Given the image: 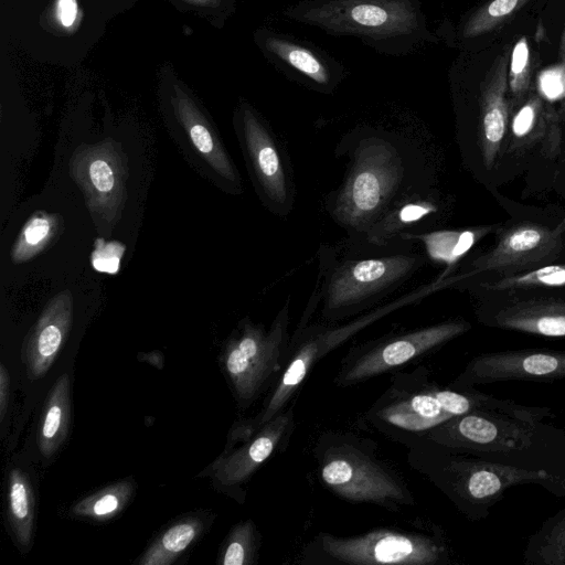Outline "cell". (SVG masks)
<instances>
[{"label":"cell","instance_id":"cell-1","mask_svg":"<svg viewBox=\"0 0 565 565\" xmlns=\"http://www.w3.org/2000/svg\"><path fill=\"white\" fill-rule=\"evenodd\" d=\"M335 156L347 158L345 171L323 206L351 242H361L403 200L430 186L419 149L385 129H353L340 140Z\"/></svg>","mask_w":565,"mask_h":565},{"label":"cell","instance_id":"cell-2","mask_svg":"<svg viewBox=\"0 0 565 565\" xmlns=\"http://www.w3.org/2000/svg\"><path fill=\"white\" fill-rule=\"evenodd\" d=\"M475 411L534 420L553 416L547 406L518 404L475 387L443 386L428 367L418 365L411 371L394 372L386 390L361 415L358 425L409 448L439 425Z\"/></svg>","mask_w":565,"mask_h":565},{"label":"cell","instance_id":"cell-3","mask_svg":"<svg viewBox=\"0 0 565 565\" xmlns=\"http://www.w3.org/2000/svg\"><path fill=\"white\" fill-rule=\"evenodd\" d=\"M413 241L399 238L377 247L343 242L340 247L321 245L319 270L307 308L324 322L354 318L383 301L418 273L428 260L414 250Z\"/></svg>","mask_w":565,"mask_h":565},{"label":"cell","instance_id":"cell-4","mask_svg":"<svg viewBox=\"0 0 565 565\" xmlns=\"http://www.w3.org/2000/svg\"><path fill=\"white\" fill-rule=\"evenodd\" d=\"M407 462L471 521L486 519L512 487L535 484L565 498V475L491 462L429 439L407 448Z\"/></svg>","mask_w":565,"mask_h":565},{"label":"cell","instance_id":"cell-5","mask_svg":"<svg viewBox=\"0 0 565 565\" xmlns=\"http://www.w3.org/2000/svg\"><path fill=\"white\" fill-rule=\"evenodd\" d=\"M425 439L491 462L565 475V429L544 420L475 411L439 425Z\"/></svg>","mask_w":565,"mask_h":565},{"label":"cell","instance_id":"cell-6","mask_svg":"<svg viewBox=\"0 0 565 565\" xmlns=\"http://www.w3.org/2000/svg\"><path fill=\"white\" fill-rule=\"evenodd\" d=\"M282 15L331 35L358 38L393 56L413 54L438 41L419 0H299Z\"/></svg>","mask_w":565,"mask_h":565},{"label":"cell","instance_id":"cell-7","mask_svg":"<svg viewBox=\"0 0 565 565\" xmlns=\"http://www.w3.org/2000/svg\"><path fill=\"white\" fill-rule=\"evenodd\" d=\"M320 482L340 499L399 512L415 504L403 476L377 454L376 444L352 431L326 430L312 449Z\"/></svg>","mask_w":565,"mask_h":565},{"label":"cell","instance_id":"cell-8","mask_svg":"<svg viewBox=\"0 0 565 565\" xmlns=\"http://www.w3.org/2000/svg\"><path fill=\"white\" fill-rule=\"evenodd\" d=\"M454 282V277L439 276L438 279L376 306L344 323H298L290 337L285 366L273 387L267 392L259 413L253 418L235 425L233 429L241 434L253 433L288 406L311 369L331 351L382 318L417 303L427 296L452 286Z\"/></svg>","mask_w":565,"mask_h":565},{"label":"cell","instance_id":"cell-9","mask_svg":"<svg viewBox=\"0 0 565 565\" xmlns=\"http://www.w3.org/2000/svg\"><path fill=\"white\" fill-rule=\"evenodd\" d=\"M448 547L436 530L374 529L356 535L327 532L315 535L301 550L307 565H445Z\"/></svg>","mask_w":565,"mask_h":565},{"label":"cell","instance_id":"cell-10","mask_svg":"<svg viewBox=\"0 0 565 565\" xmlns=\"http://www.w3.org/2000/svg\"><path fill=\"white\" fill-rule=\"evenodd\" d=\"M289 324L290 298H287L269 328L245 318L226 341L222 363L242 406L250 405L277 381L287 359Z\"/></svg>","mask_w":565,"mask_h":565},{"label":"cell","instance_id":"cell-11","mask_svg":"<svg viewBox=\"0 0 565 565\" xmlns=\"http://www.w3.org/2000/svg\"><path fill=\"white\" fill-rule=\"evenodd\" d=\"M471 329L463 319L391 332L352 347L342 358L334 384L344 388L388 372L428 354Z\"/></svg>","mask_w":565,"mask_h":565},{"label":"cell","instance_id":"cell-12","mask_svg":"<svg viewBox=\"0 0 565 565\" xmlns=\"http://www.w3.org/2000/svg\"><path fill=\"white\" fill-rule=\"evenodd\" d=\"M235 131L254 190L275 216L287 217L296 203V184L285 145L250 105L236 111Z\"/></svg>","mask_w":565,"mask_h":565},{"label":"cell","instance_id":"cell-13","mask_svg":"<svg viewBox=\"0 0 565 565\" xmlns=\"http://www.w3.org/2000/svg\"><path fill=\"white\" fill-rule=\"evenodd\" d=\"M70 170L96 224H115L126 199L127 164L119 148L113 141L81 146Z\"/></svg>","mask_w":565,"mask_h":565},{"label":"cell","instance_id":"cell-14","mask_svg":"<svg viewBox=\"0 0 565 565\" xmlns=\"http://www.w3.org/2000/svg\"><path fill=\"white\" fill-rule=\"evenodd\" d=\"M565 380V351L507 350L479 354L452 380L458 388L499 382H556Z\"/></svg>","mask_w":565,"mask_h":565},{"label":"cell","instance_id":"cell-15","mask_svg":"<svg viewBox=\"0 0 565 565\" xmlns=\"http://www.w3.org/2000/svg\"><path fill=\"white\" fill-rule=\"evenodd\" d=\"M256 39L276 68L311 90L332 94L348 74L341 62L290 34L260 29Z\"/></svg>","mask_w":565,"mask_h":565},{"label":"cell","instance_id":"cell-16","mask_svg":"<svg viewBox=\"0 0 565 565\" xmlns=\"http://www.w3.org/2000/svg\"><path fill=\"white\" fill-rule=\"evenodd\" d=\"M564 234L565 217L554 228L535 223L510 227L500 235L494 248L470 263L457 282L481 273H512L542 265L559 254Z\"/></svg>","mask_w":565,"mask_h":565},{"label":"cell","instance_id":"cell-17","mask_svg":"<svg viewBox=\"0 0 565 565\" xmlns=\"http://www.w3.org/2000/svg\"><path fill=\"white\" fill-rule=\"evenodd\" d=\"M294 403L282 412L263 424L253 433L231 443L238 441V447L227 446L213 469L216 484L227 489H239L275 452L284 451L294 434L296 422Z\"/></svg>","mask_w":565,"mask_h":565},{"label":"cell","instance_id":"cell-18","mask_svg":"<svg viewBox=\"0 0 565 565\" xmlns=\"http://www.w3.org/2000/svg\"><path fill=\"white\" fill-rule=\"evenodd\" d=\"M73 309V296L65 289L50 299L31 328L22 348L31 379L43 376L53 364L72 329Z\"/></svg>","mask_w":565,"mask_h":565},{"label":"cell","instance_id":"cell-19","mask_svg":"<svg viewBox=\"0 0 565 565\" xmlns=\"http://www.w3.org/2000/svg\"><path fill=\"white\" fill-rule=\"evenodd\" d=\"M508 64L504 52L497 57L480 83L479 148L487 170L494 166L507 131Z\"/></svg>","mask_w":565,"mask_h":565},{"label":"cell","instance_id":"cell-20","mask_svg":"<svg viewBox=\"0 0 565 565\" xmlns=\"http://www.w3.org/2000/svg\"><path fill=\"white\" fill-rule=\"evenodd\" d=\"M491 327L544 338H565V300L525 299L505 303L487 316Z\"/></svg>","mask_w":565,"mask_h":565},{"label":"cell","instance_id":"cell-21","mask_svg":"<svg viewBox=\"0 0 565 565\" xmlns=\"http://www.w3.org/2000/svg\"><path fill=\"white\" fill-rule=\"evenodd\" d=\"M439 211L437 194L427 186L403 200L358 243L382 247L399 239L403 233L428 231Z\"/></svg>","mask_w":565,"mask_h":565},{"label":"cell","instance_id":"cell-22","mask_svg":"<svg viewBox=\"0 0 565 565\" xmlns=\"http://www.w3.org/2000/svg\"><path fill=\"white\" fill-rule=\"evenodd\" d=\"M493 230L492 226H477L459 230H437L403 233L399 238L419 242L428 260L446 266L440 277H448L455 265Z\"/></svg>","mask_w":565,"mask_h":565},{"label":"cell","instance_id":"cell-23","mask_svg":"<svg viewBox=\"0 0 565 565\" xmlns=\"http://www.w3.org/2000/svg\"><path fill=\"white\" fill-rule=\"evenodd\" d=\"M71 415V382L61 375L49 392L38 434V445L44 457L52 456L64 443Z\"/></svg>","mask_w":565,"mask_h":565},{"label":"cell","instance_id":"cell-24","mask_svg":"<svg viewBox=\"0 0 565 565\" xmlns=\"http://www.w3.org/2000/svg\"><path fill=\"white\" fill-rule=\"evenodd\" d=\"M523 562L529 565H565V509L548 516L529 536Z\"/></svg>","mask_w":565,"mask_h":565},{"label":"cell","instance_id":"cell-25","mask_svg":"<svg viewBox=\"0 0 565 565\" xmlns=\"http://www.w3.org/2000/svg\"><path fill=\"white\" fill-rule=\"evenodd\" d=\"M8 516L18 543L28 547L33 532L34 498L28 476L18 468L9 475Z\"/></svg>","mask_w":565,"mask_h":565},{"label":"cell","instance_id":"cell-26","mask_svg":"<svg viewBox=\"0 0 565 565\" xmlns=\"http://www.w3.org/2000/svg\"><path fill=\"white\" fill-rule=\"evenodd\" d=\"M202 531L199 519H185L167 529L141 555V565H169L182 554Z\"/></svg>","mask_w":565,"mask_h":565},{"label":"cell","instance_id":"cell-27","mask_svg":"<svg viewBox=\"0 0 565 565\" xmlns=\"http://www.w3.org/2000/svg\"><path fill=\"white\" fill-rule=\"evenodd\" d=\"M135 486L119 481L77 502L72 513L94 521H105L121 512L132 497Z\"/></svg>","mask_w":565,"mask_h":565},{"label":"cell","instance_id":"cell-28","mask_svg":"<svg viewBox=\"0 0 565 565\" xmlns=\"http://www.w3.org/2000/svg\"><path fill=\"white\" fill-rule=\"evenodd\" d=\"M58 226L56 216L47 213L40 212L30 217L12 247L13 263L29 260L43 250L53 241Z\"/></svg>","mask_w":565,"mask_h":565},{"label":"cell","instance_id":"cell-29","mask_svg":"<svg viewBox=\"0 0 565 565\" xmlns=\"http://www.w3.org/2000/svg\"><path fill=\"white\" fill-rule=\"evenodd\" d=\"M529 0H492L475 11L458 29L465 40L477 38L494 29Z\"/></svg>","mask_w":565,"mask_h":565},{"label":"cell","instance_id":"cell-30","mask_svg":"<svg viewBox=\"0 0 565 565\" xmlns=\"http://www.w3.org/2000/svg\"><path fill=\"white\" fill-rule=\"evenodd\" d=\"M259 534L252 520L242 521L231 531L222 553L223 565H250L257 558Z\"/></svg>","mask_w":565,"mask_h":565},{"label":"cell","instance_id":"cell-31","mask_svg":"<svg viewBox=\"0 0 565 565\" xmlns=\"http://www.w3.org/2000/svg\"><path fill=\"white\" fill-rule=\"evenodd\" d=\"M483 286L489 290L564 287L565 265H545L526 273L504 276L492 284Z\"/></svg>","mask_w":565,"mask_h":565},{"label":"cell","instance_id":"cell-32","mask_svg":"<svg viewBox=\"0 0 565 565\" xmlns=\"http://www.w3.org/2000/svg\"><path fill=\"white\" fill-rule=\"evenodd\" d=\"M509 64L508 83L513 95L520 97L529 87L531 72V53L525 38L514 44Z\"/></svg>","mask_w":565,"mask_h":565},{"label":"cell","instance_id":"cell-33","mask_svg":"<svg viewBox=\"0 0 565 565\" xmlns=\"http://www.w3.org/2000/svg\"><path fill=\"white\" fill-rule=\"evenodd\" d=\"M539 94L548 102L565 98L564 63L543 70L536 79Z\"/></svg>","mask_w":565,"mask_h":565},{"label":"cell","instance_id":"cell-34","mask_svg":"<svg viewBox=\"0 0 565 565\" xmlns=\"http://www.w3.org/2000/svg\"><path fill=\"white\" fill-rule=\"evenodd\" d=\"M540 110L537 98L529 99L514 115L512 120V132L515 138L522 139L533 130Z\"/></svg>","mask_w":565,"mask_h":565},{"label":"cell","instance_id":"cell-35","mask_svg":"<svg viewBox=\"0 0 565 565\" xmlns=\"http://www.w3.org/2000/svg\"><path fill=\"white\" fill-rule=\"evenodd\" d=\"M77 14L76 0H60L57 3V17L64 26H71Z\"/></svg>","mask_w":565,"mask_h":565},{"label":"cell","instance_id":"cell-36","mask_svg":"<svg viewBox=\"0 0 565 565\" xmlns=\"http://www.w3.org/2000/svg\"><path fill=\"white\" fill-rule=\"evenodd\" d=\"M10 375L4 364L0 365V420L2 422L8 406Z\"/></svg>","mask_w":565,"mask_h":565},{"label":"cell","instance_id":"cell-37","mask_svg":"<svg viewBox=\"0 0 565 565\" xmlns=\"http://www.w3.org/2000/svg\"><path fill=\"white\" fill-rule=\"evenodd\" d=\"M561 54L565 55V30L563 32L562 40H561Z\"/></svg>","mask_w":565,"mask_h":565},{"label":"cell","instance_id":"cell-38","mask_svg":"<svg viewBox=\"0 0 565 565\" xmlns=\"http://www.w3.org/2000/svg\"><path fill=\"white\" fill-rule=\"evenodd\" d=\"M564 70H565V63H564Z\"/></svg>","mask_w":565,"mask_h":565}]
</instances>
